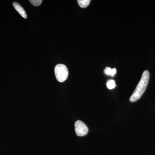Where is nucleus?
<instances>
[{"instance_id":"8","label":"nucleus","mask_w":155,"mask_h":155,"mask_svg":"<svg viewBox=\"0 0 155 155\" xmlns=\"http://www.w3.org/2000/svg\"><path fill=\"white\" fill-rule=\"evenodd\" d=\"M30 2L35 6H38L41 5L42 1V0H30Z\"/></svg>"},{"instance_id":"1","label":"nucleus","mask_w":155,"mask_h":155,"mask_svg":"<svg viewBox=\"0 0 155 155\" xmlns=\"http://www.w3.org/2000/svg\"><path fill=\"white\" fill-rule=\"evenodd\" d=\"M149 78V72L147 70H145L143 73L141 79L136 87L135 90L130 97L129 100L131 102H134L141 97L146 89Z\"/></svg>"},{"instance_id":"5","label":"nucleus","mask_w":155,"mask_h":155,"mask_svg":"<svg viewBox=\"0 0 155 155\" xmlns=\"http://www.w3.org/2000/svg\"><path fill=\"white\" fill-rule=\"evenodd\" d=\"M104 72L105 73L106 75H110L111 76H114L116 73V68H114L112 69L110 67H106L105 69H104Z\"/></svg>"},{"instance_id":"4","label":"nucleus","mask_w":155,"mask_h":155,"mask_svg":"<svg viewBox=\"0 0 155 155\" xmlns=\"http://www.w3.org/2000/svg\"><path fill=\"white\" fill-rule=\"evenodd\" d=\"M13 6H14V8L16 9V11L19 13V14L23 18H25V19L27 18V16L26 12H25L23 8L19 5V3L16 2H14L13 3Z\"/></svg>"},{"instance_id":"6","label":"nucleus","mask_w":155,"mask_h":155,"mask_svg":"<svg viewBox=\"0 0 155 155\" xmlns=\"http://www.w3.org/2000/svg\"><path fill=\"white\" fill-rule=\"evenodd\" d=\"M90 0H78V3L81 8H86L90 3Z\"/></svg>"},{"instance_id":"2","label":"nucleus","mask_w":155,"mask_h":155,"mask_svg":"<svg viewBox=\"0 0 155 155\" xmlns=\"http://www.w3.org/2000/svg\"><path fill=\"white\" fill-rule=\"evenodd\" d=\"M56 78L59 82H63L67 80L69 75V71L65 65L59 64L54 68Z\"/></svg>"},{"instance_id":"3","label":"nucleus","mask_w":155,"mask_h":155,"mask_svg":"<svg viewBox=\"0 0 155 155\" xmlns=\"http://www.w3.org/2000/svg\"><path fill=\"white\" fill-rule=\"evenodd\" d=\"M75 133L78 136H84L88 133V127L80 120H78L75 122Z\"/></svg>"},{"instance_id":"7","label":"nucleus","mask_w":155,"mask_h":155,"mask_svg":"<svg viewBox=\"0 0 155 155\" xmlns=\"http://www.w3.org/2000/svg\"><path fill=\"white\" fill-rule=\"evenodd\" d=\"M107 87L109 89H113L116 87L115 81L114 80H109L107 83Z\"/></svg>"}]
</instances>
